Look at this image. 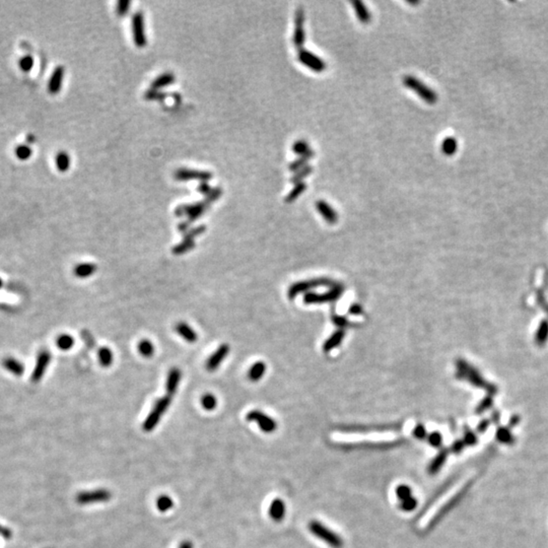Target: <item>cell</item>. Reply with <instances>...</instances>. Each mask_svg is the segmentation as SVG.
Here are the masks:
<instances>
[{"label":"cell","instance_id":"cell-1","mask_svg":"<svg viewBox=\"0 0 548 548\" xmlns=\"http://www.w3.org/2000/svg\"><path fill=\"white\" fill-rule=\"evenodd\" d=\"M333 440L343 446H370L374 448H391L396 445H400L402 440L397 438L395 435H358V434H335Z\"/></svg>","mask_w":548,"mask_h":548},{"label":"cell","instance_id":"cell-2","mask_svg":"<svg viewBox=\"0 0 548 548\" xmlns=\"http://www.w3.org/2000/svg\"><path fill=\"white\" fill-rule=\"evenodd\" d=\"M403 84L406 88L418 95L425 103L432 105L437 102V94L415 76L405 75L403 77Z\"/></svg>","mask_w":548,"mask_h":548},{"label":"cell","instance_id":"cell-3","mask_svg":"<svg viewBox=\"0 0 548 548\" xmlns=\"http://www.w3.org/2000/svg\"><path fill=\"white\" fill-rule=\"evenodd\" d=\"M309 530L319 539L325 541L329 546L332 548H342L343 540L341 537L334 533L332 530L327 528L318 521H311L309 524Z\"/></svg>","mask_w":548,"mask_h":548},{"label":"cell","instance_id":"cell-4","mask_svg":"<svg viewBox=\"0 0 548 548\" xmlns=\"http://www.w3.org/2000/svg\"><path fill=\"white\" fill-rule=\"evenodd\" d=\"M338 283L335 282L334 280L332 279H329V278H315V279H311V280H305V281H299V282H295L293 284H291L287 290V296L289 298H293L295 297L297 294L301 293V292H309L311 291V289L313 288H317V287H320V286H329L330 288L336 286Z\"/></svg>","mask_w":548,"mask_h":548},{"label":"cell","instance_id":"cell-5","mask_svg":"<svg viewBox=\"0 0 548 548\" xmlns=\"http://www.w3.org/2000/svg\"><path fill=\"white\" fill-rule=\"evenodd\" d=\"M343 291H344V286L340 283H338L336 286L330 288L328 291H326L324 293H317V292L309 291L304 296V303L306 305L331 303V301L337 300L342 295Z\"/></svg>","mask_w":548,"mask_h":548},{"label":"cell","instance_id":"cell-6","mask_svg":"<svg viewBox=\"0 0 548 548\" xmlns=\"http://www.w3.org/2000/svg\"><path fill=\"white\" fill-rule=\"evenodd\" d=\"M171 402H172L171 396L161 397L155 402L151 412L148 414V416L143 422V429L145 431H151L157 425L162 414L168 410Z\"/></svg>","mask_w":548,"mask_h":548},{"label":"cell","instance_id":"cell-7","mask_svg":"<svg viewBox=\"0 0 548 548\" xmlns=\"http://www.w3.org/2000/svg\"><path fill=\"white\" fill-rule=\"evenodd\" d=\"M131 27L134 43L137 47H144L147 43L145 34L144 15L141 11H136L131 18Z\"/></svg>","mask_w":548,"mask_h":548},{"label":"cell","instance_id":"cell-8","mask_svg":"<svg viewBox=\"0 0 548 548\" xmlns=\"http://www.w3.org/2000/svg\"><path fill=\"white\" fill-rule=\"evenodd\" d=\"M209 202L207 200H203L201 202H196L194 204H183L176 208L175 213L178 216L186 215L188 217V222L191 224L192 222L196 221L198 217H200L206 209L209 207Z\"/></svg>","mask_w":548,"mask_h":548},{"label":"cell","instance_id":"cell-9","mask_svg":"<svg viewBox=\"0 0 548 548\" xmlns=\"http://www.w3.org/2000/svg\"><path fill=\"white\" fill-rule=\"evenodd\" d=\"M212 173L209 171L189 169V168H180L175 171L174 177L178 181H200L208 182L212 179Z\"/></svg>","mask_w":548,"mask_h":548},{"label":"cell","instance_id":"cell-10","mask_svg":"<svg viewBox=\"0 0 548 548\" xmlns=\"http://www.w3.org/2000/svg\"><path fill=\"white\" fill-rule=\"evenodd\" d=\"M305 11L303 7H298L294 13V31H293V45L299 50L303 49V46L306 42V32H305Z\"/></svg>","mask_w":548,"mask_h":548},{"label":"cell","instance_id":"cell-11","mask_svg":"<svg viewBox=\"0 0 548 548\" xmlns=\"http://www.w3.org/2000/svg\"><path fill=\"white\" fill-rule=\"evenodd\" d=\"M246 418L247 420L257 423L259 428L265 433H271L273 431H275L277 427V423L275 420L269 417L268 415H266L265 413L262 412V411H259V410L250 411V412L247 414Z\"/></svg>","mask_w":548,"mask_h":548},{"label":"cell","instance_id":"cell-12","mask_svg":"<svg viewBox=\"0 0 548 548\" xmlns=\"http://www.w3.org/2000/svg\"><path fill=\"white\" fill-rule=\"evenodd\" d=\"M297 58L301 64H304L306 67L310 68L313 71L316 72H322L326 69L327 65L323 59L318 57L316 54L306 50L300 49L298 50Z\"/></svg>","mask_w":548,"mask_h":548},{"label":"cell","instance_id":"cell-13","mask_svg":"<svg viewBox=\"0 0 548 548\" xmlns=\"http://www.w3.org/2000/svg\"><path fill=\"white\" fill-rule=\"evenodd\" d=\"M111 499V493L106 489H97L94 491L81 492L78 495L76 501L80 505H89L93 503H103Z\"/></svg>","mask_w":548,"mask_h":548},{"label":"cell","instance_id":"cell-14","mask_svg":"<svg viewBox=\"0 0 548 548\" xmlns=\"http://www.w3.org/2000/svg\"><path fill=\"white\" fill-rule=\"evenodd\" d=\"M230 352V346L228 344H223L219 346L215 352L211 354L208 361L206 362V369L210 372H213L218 369L221 364L226 360Z\"/></svg>","mask_w":548,"mask_h":548},{"label":"cell","instance_id":"cell-15","mask_svg":"<svg viewBox=\"0 0 548 548\" xmlns=\"http://www.w3.org/2000/svg\"><path fill=\"white\" fill-rule=\"evenodd\" d=\"M50 361H51V354H50L49 351L43 350L38 354L36 367H35V370H34L33 375H32L33 382L37 383L43 378V376H44V374H45V372H46V370H47V368L50 364Z\"/></svg>","mask_w":548,"mask_h":548},{"label":"cell","instance_id":"cell-16","mask_svg":"<svg viewBox=\"0 0 548 548\" xmlns=\"http://www.w3.org/2000/svg\"><path fill=\"white\" fill-rule=\"evenodd\" d=\"M64 73H65V69L61 65L57 66L54 69L48 84V91L51 95H56L60 92L63 84Z\"/></svg>","mask_w":548,"mask_h":548},{"label":"cell","instance_id":"cell-17","mask_svg":"<svg viewBox=\"0 0 548 548\" xmlns=\"http://www.w3.org/2000/svg\"><path fill=\"white\" fill-rule=\"evenodd\" d=\"M316 208L328 224L333 225L337 223L338 214L330 204L324 200H318L316 202Z\"/></svg>","mask_w":548,"mask_h":548},{"label":"cell","instance_id":"cell-18","mask_svg":"<svg viewBox=\"0 0 548 548\" xmlns=\"http://www.w3.org/2000/svg\"><path fill=\"white\" fill-rule=\"evenodd\" d=\"M176 332L189 343H195L198 339L197 333L191 326L185 322H179L175 326Z\"/></svg>","mask_w":548,"mask_h":548},{"label":"cell","instance_id":"cell-19","mask_svg":"<svg viewBox=\"0 0 548 548\" xmlns=\"http://www.w3.org/2000/svg\"><path fill=\"white\" fill-rule=\"evenodd\" d=\"M180 381H181V371L177 368L172 369L169 372L168 379H167V384H166V389H167L168 396H172L177 392Z\"/></svg>","mask_w":548,"mask_h":548},{"label":"cell","instance_id":"cell-20","mask_svg":"<svg viewBox=\"0 0 548 548\" xmlns=\"http://www.w3.org/2000/svg\"><path fill=\"white\" fill-rule=\"evenodd\" d=\"M351 4L353 6L356 17H358L361 22L369 23L372 20V13L364 2L360 1V0H354V1H351Z\"/></svg>","mask_w":548,"mask_h":548},{"label":"cell","instance_id":"cell-21","mask_svg":"<svg viewBox=\"0 0 548 548\" xmlns=\"http://www.w3.org/2000/svg\"><path fill=\"white\" fill-rule=\"evenodd\" d=\"M345 337V331L343 329H338L330 337H329L323 344V350L324 352L328 353L331 350H333L335 347L339 346Z\"/></svg>","mask_w":548,"mask_h":548},{"label":"cell","instance_id":"cell-22","mask_svg":"<svg viewBox=\"0 0 548 548\" xmlns=\"http://www.w3.org/2000/svg\"><path fill=\"white\" fill-rule=\"evenodd\" d=\"M284 515H285V505L283 501L279 499L274 500L269 507V516L274 521L279 522V521H281L284 518Z\"/></svg>","mask_w":548,"mask_h":548},{"label":"cell","instance_id":"cell-23","mask_svg":"<svg viewBox=\"0 0 548 548\" xmlns=\"http://www.w3.org/2000/svg\"><path fill=\"white\" fill-rule=\"evenodd\" d=\"M176 76L172 72H163L162 74L158 75L151 84V89L154 90H160L164 87H168L172 85L175 81Z\"/></svg>","mask_w":548,"mask_h":548},{"label":"cell","instance_id":"cell-24","mask_svg":"<svg viewBox=\"0 0 548 548\" xmlns=\"http://www.w3.org/2000/svg\"><path fill=\"white\" fill-rule=\"evenodd\" d=\"M315 155V151L312 149L311 151H309L308 153L304 154V155H299L296 159L292 160L289 164H288V170L291 171V172H296L298 171L299 169H303L304 167L308 166V161Z\"/></svg>","mask_w":548,"mask_h":548},{"label":"cell","instance_id":"cell-25","mask_svg":"<svg viewBox=\"0 0 548 548\" xmlns=\"http://www.w3.org/2000/svg\"><path fill=\"white\" fill-rule=\"evenodd\" d=\"M97 271V265L93 263H81L74 268V274L79 278H87Z\"/></svg>","mask_w":548,"mask_h":548},{"label":"cell","instance_id":"cell-26","mask_svg":"<svg viewBox=\"0 0 548 548\" xmlns=\"http://www.w3.org/2000/svg\"><path fill=\"white\" fill-rule=\"evenodd\" d=\"M3 367L11 374H13L14 376H21L23 374V371H24V367L23 365L18 362L17 360L13 359V358H7L3 361Z\"/></svg>","mask_w":548,"mask_h":548},{"label":"cell","instance_id":"cell-27","mask_svg":"<svg viewBox=\"0 0 548 548\" xmlns=\"http://www.w3.org/2000/svg\"><path fill=\"white\" fill-rule=\"evenodd\" d=\"M98 355H99L100 364L105 368H108V367L111 366L113 361H114V355H113L112 350L110 349L109 347H107V346L101 347L99 349Z\"/></svg>","mask_w":548,"mask_h":548},{"label":"cell","instance_id":"cell-28","mask_svg":"<svg viewBox=\"0 0 548 548\" xmlns=\"http://www.w3.org/2000/svg\"><path fill=\"white\" fill-rule=\"evenodd\" d=\"M401 427V424H395V423H392V424H383V425H374V426H359V425H350V426H343L342 429L343 430H368V429H372V428H375L376 430L380 429V430H386V429H395V428H400Z\"/></svg>","mask_w":548,"mask_h":548},{"label":"cell","instance_id":"cell-29","mask_svg":"<svg viewBox=\"0 0 548 548\" xmlns=\"http://www.w3.org/2000/svg\"><path fill=\"white\" fill-rule=\"evenodd\" d=\"M265 372H266V365L263 362H257L250 368L248 377L251 381L257 382L264 376Z\"/></svg>","mask_w":548,"mask_h":548},{"label":"cell","instance_id":"cell-30","mask_svg":"<svg viewBox=\"0 0 548 548\" xmlns=\"http://www.w3.org/2000/svg\"><path fill=\"white\" fill-rule=\"evenodd\" d=\"M195 247V241L194 240H191V239H187V238H184V240L178 244L177 246H175L173 248V254L175 255H182V254H185L187 253L188 251L194 249Z\"/></svg>","mask_w":548,"mask_h":548},{"label":"cell","instance_id":"cell-31","mask_svg":"<svg viewBox=\"0 0 548 548\" xmlns=\"http://www.w3.org/2000/svg\"><path fill=\"white\" fill-rule=\"evenodd\" d=\"M306 189H307V184L305 182H299L297 184H294V187L291 189V191L285 197V202L286 203L293 202L300 196V194L303 193V192L306 191Z\"/></svg>","mask_w":548,"mask_h":548},{"label":"cell","instance_id":"cell-32","mask_svg":"<svg viewBox=\"0 0 548 548\" xmlns=\"http://www.w3.org/2000/svg\"><path fill=\"white\" fill-rule=\"evenodd\" d=\"M71 164V157L66 151H59L56 156V166L60 172H66Z\"/></svg>","mask_w":548,"mask_h":548},{"label":"cell","instance_id":"cell-33","mask_svg":"<svg viewBox=\"0 0 548 548\" xmlns=\"http://www.w3.org/2000/svg\"><path fill=\"white\" fill-rule=\"evenodd\" d=\"M441 149H442L444 154H446L448 156L453 155L458 149V142L452 136L446 137V138L442 142Z\"/></svg>","mask_w":548,"mask_h":548},{"label":"cell","instance_id":"cell-34","mask_svg":"<svg viewBox=\"0 0 548 548\" xmlns=\"http://www.w3.org/2000/svg\"><path fill=\"white\" fill-rule=\"evenodd\" d=\"M313 171H314V168L308 164V166L304 167L303 169H299L298 171L294 172V174L290 178V182L293 183V184H297L299 182H303V180L306 179L308 176H310Z\"/></svg>","mask_w":548,"mask_h":548},{"label":"cell","instance_id":"cell-35","mask_svg":"<svg viewBox=\"0 0 548 548\" xmlns=\"http://www.w3.org/2000/svg\"><path fill=\"white\" fill-rule=\"evenodd\" d=\"M138 351L141 355L145 356V358H150L154 353V346L152 342L148 339H143L138 344Z\"/></svg>","mask_w":548,"mask_h":548},{"label":"cell","instance_id":"cell-36","mask_svg":"<svg viewBox=\"0 0 548 548\" xmlns=\"http://www.w3.org/2000/svg\"><path fill=\"white\" fill-rule=\"evenodd\" d=\"M446 457H447V453L446 452H441L434 458V460L431 462V464L429 465V468H428V471H429L430 474H433V473L437 472V470L442 467V465L444 464V462L446 460Z\"/></svg>","mask_w":548,"mask_h":548},{"label":"cell","instance_id":"cell-37","mask_svg":"<svg viewBox=\"0 0 548 548\" xmlns=\"http://www.w3.org/2000/svg\"><path fill=\"white\" fill-rule=\"evenodd\" d=\"M312 149L310 148V145L309 143L304 140V139H299L297 141H295L292 145V151L297 154L298 156L299 155H304L306 153H308L309 151H311Z\"/></svg>","mask_w":548,"mask_h":548},{"label":"cell","instance_id":"cell-38","mask_svg":"<svg viewBox=\"0 0 548 548\" xmlns=\"http://www.w3.org/2000/svg\"><path fill=\"white\" fill-rule=\"evenodd\" d=\"M173 506H174V503L172 499L169 498L168 496H161L156 501V508L162 513L168 512L173 508Z\"/></svg>","mask_w":548,"mask_h":548},{"label":"cell","instance_id":"cell-39","mask_svg":"<svg viewBox=\"0 0 548 548\" xmlns=\"http://www.w3.org/2000/svg\"><path fill=\"white\" fill-rule=\"evenodd\" d=\"M74 345V338L71 335L63 334L57 339V346L61 350H69Z\"/></svg>","mask_w":548,"mask_h":548},{"label":"cell","instance_id":"cell-40","mask_svg":"<svg viewBox=\"0 0 548 548\" xmlns=\"http://www.w3.org/2000/svg\"><path fill=\"white\" fill-rule=\"evenodd\" d=\"M32 153H33V149L30 145H27V144L18 145L15 149V154H16L17 158H19L21 160H25L27 158H30L32 156Z\"/></svg>","mask_w":548,"mask_h":548},{"label":"cell","instance_id":"cell-41","mask_svg":"<svg viewBox=\"0 0 548 548\" xmlns=\"http://www.w3.org/2000/svg\"><path fill=\"white\" fill-rule=\"evenodd\" d=\"M396 495L398 499L402 502L412 497V490H411V488L408 485L402 484L396 488Z\"/></svg>","mask_w":548,"mask_h":548},{"label":"cell","instance_id":"cell-42","mask_svg":"<svg viewBox=\"0 0 548 548\" xmlns=\"http://www.w3.org/2000/svg\"><path fill=\"white\" fill-rule=\"evenodd\" d=\"M201 404L203 406L204 409L206 410H213L216 405H217V400L215 398V396H213L212 394H205L202 396V399H201Z\"/></svg>","mask_w":548,"mask_h":548},{"label":"cell","instance_id":"cell-43","mask_svg":"<svg viewBox=\"0 0 548 548\" xmlns=\"http://www.w3.org/2000/svg\"><path fill=\"white\" fill-rule=\"evenodd\" d=\"M144 98L146 100H150V101H162L164 98H166V94H164L163 92H161L160 90L149 89L145 92Z\"/></svg>","mask_w":548,"mask_h":548},{"label":"cell","instance_id":"cell-44","mask_svg":"<svg viewBox=\"0 0 548 548\" xmlns=\"http://www.w3.org/2000/svg\"><path fill=\"white\" fill-rule=\"evenodd\" d=\"M332 322L337 326L339 327L340 329H344V328H349V327H353L355 326L354 323H351L347 318L343 317V316H338V315H332Z\"/></svg>","mask_w":548,"mask_h":548},{"label":"cell","instance_id":"cell-45","mask_svg":"<svg viewBox=\"0 0 548 548\" xmlns=\"http://www.w3.org/2000/svg\"><path fill=\"white\" fill-rule=\"evenodd\" d=\"M18 65L22 71H30L34 66V59L31 55H25L18 61Z\"/></svg>","mask_w":548,"mask_h":548},{"label":"cell","instance_id":"cell-46","mask_svg":"<svg viewBox=\"0 0 548 548\" xmlns=\"http://www.w3.org/2000/svg\"><path fill=\"white\" fill-rule=\"evenodd\" d=\"M417 501L415 498L411 497L405 501H402L401 502V505H400V508L404 511V512H412L413 510L416 509L417 507Z\"/></svg>","mask_w":548,"mask_h":548},{"label":"cell","instance_id":"cell-47","mask_svg":"<svg viewBox=\"0 0 548 548\" xmlns=\"http://www.w3.org/2000/svg\"><path fill=\"white\" fill-rule=\"evenodd\" d=\"M205 231H206V228L203 225L199 226V227H196V228H192L186 234H184V238L194 240L196 237L202 235Z\"/></svg>","mask_w":548,"mask_h":548},{"label":"cell","instance_id":"cell-48","mask_svg":"<svg viewBox=\"0 0 548 548\" xmlns=\"http://www.w3.org/2000/svg\"><path fill=\"white\" fill-rule=\"evenodd\" d=\"M222 195H223V189L221 187H215V188H212L209 193L205 196V200L211 203L217 200Z\"/></svg>","mask_w":548,"mask_h":548},{"label":"cell","instance_id":"cell-49","mask_svg":"<svg viewBox=\"0 0 548 548\" xmlns=\"http://www.w3.org/2000/svg\"><path fill=\"white\" fill-rule=\"evenodd\" d=\"M81 337L82 339H84V341L86 342V344L90 347V348H94L97 346V342H96V339L95 337L92 335V333L88 330H84L81 332Z\"/></svg>","mask_w":548,"mask_h":548},{"label":"cell","instance_id":"cell-50","mask_svg":"<svg viewBox=\"0 0 548 548\" xmlns=\"http://www.w3.org/2000/svg\"><path fill=\"white\" fill-rule=\"evenodd\" d=\"M130 5H131V1H129V0H120V1L117 2V6H116L117 13H119V15H124L125 13L128 12Z\"/></svg>","mask_w":548,"mask_h":548},{"label":"cell","instance_id":"cell-51","mask_svg":"<svg viewBox=\"0 0 548 548\" xmlns=\"http://www.w3.org/2000/svg\"><path fill=\"white\" fill-rule=\"evenodd\" d=\"M428 443L433 447H438L442 444V436L438 432H432L427 436Z\"/></svg>","mask_w":548,"mask_h":548},{"label":"cell","instance_id":"cell-52","mask_svg":"<svg viewBox=\"0 0 548 548\" xmlns=\"http://www.w3.org/2000/svg\"><path fill=\"white\" fill-rule=\"evenodd\" d=\"M413 435L416 437V438H419V440H423V438L427 437V433H426V429L425 427L422 425V424H417L414 429H413Z\"/></svg>","mask_w":548,"mask_h":548},{"label":"cell","instance_id":"cell-53","mask_svg":"<svg viewBox=\"0 0 548 548\" xmlns=\"http://www.w3.org/2000/svg\"><path fill=\"white\" fill-rule=\"evenodd\" d=\"M348 313L350 315H354V316L362 315L364 313V309L359 304H352V305H350V307L348 309Z\"/></svg>","mask_w":548,"mask_h":548},{"label":"cell","instance_id":"cell-54","mask_svg":"<svg viewBox=\"0 0 548 548\" xmlns=\"http://www.w3.org/2000/svg\"><path fill=\"white\" fill-rule=\"evenodd\" d=\"M211 187L207 184V182H201L199 187H198V191H200L201 193H203L205 196L209 193V192L211 191Z\"/></svg>","mask_w":548,"mask_h":548},{"label":"cell","instance_id":"cell-55","mask_svg":"<svg viewBox=\"0 0 548 548\" xmlns=\"http://www.w3.org/2000/svg\"><path fill=\"white\" fill-rule=\"evenodd\" d=\"M179 548H193V544H192L189 541H184V542L181 543Z\"/></svg>","mask_w":548,"mask_h":548},{"label":"cell","instance_id":"cell-56","mask_svg":"<svg viewBox=\"0 0 548 548\" xmlns=\"http://www.w3.org/2000/svg\"><path fill=\"white\" fill-rule=\"evenodd\" d=\"M34 138H35V137H34L33 135H27V142H29V141H30V142H34V141H35Z\"/></svg>","mask_w":548,"mask_h":548},{"label":"cell","instance_id":"cell-57","mask_svg":"<svg viewBox=\"0 0 548 548\" xmlns=\"http://www.w3.org/2000/svg\"><path fill=\"white\" fill-rule=\"evenodd\" d=\"M408 3H410V4H418L419 1H408Z\"/></svg>","mask_w":548,"mask_h":548},{"label":"cell","instance_id":"cell-58","mask_svg":"<svg viewBox=\"0 0 548 548\" xmlns=\"http://www.w3.org/2000/svg\"><path fill=\"white\" fill-rule=\"evenodd\" d=\"M1 284H2V281H1V279H0V286H1Z\"/></svg>","mask_w":548,"mask_h":548}]
</instances>
